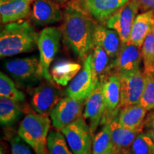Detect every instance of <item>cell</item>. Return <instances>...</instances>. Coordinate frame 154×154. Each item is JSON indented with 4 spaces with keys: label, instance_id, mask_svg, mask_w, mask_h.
<instances>
[{
    "label": "cell",
    "instance_id": "cell-1",
    "mask_svg": "<svg viewBox=\"0 0 154 154\" xmlns=\"http://www.w3.org/2000/svg\"><path fill=\"white\" fill-rule=\"evenodd\" d=\"M61 32L65 44L82 59L93 51L94 32L96 22L82 0L69 2L63 11Z\"/></svg>",
    "mask_w": 154,
    "mask_h": 154
},
{
    "label": "cell",
    "instance_id": "cell-2",
    "mask_svg": "<svg viewBox=\"0 0 154 154\" xmlns=\"http://www.w3.org/2000/svg\"><path fill=\"white\" fill-rule=\"evenodd\" d=\"M38 38V34L29 21L22 19L4 24L0 33V57L33 51L37 46Z\"/></svg>",
    "mask_w": 154,
    "mask_h": 154
},
{
    "label": "cell",
    "instance_id": "cell-3",
    "mask_svg": "<svg viewBox=\"0 0 154 154\" xmlns=\"http://www.w3.org/2000/svg\"><path fill=\"white\" fill-rule=\"evenodd\" d=\"M51 122L47 115L38 113H28L19 125V136L34 151H37L42 146L47 145Z\"/></svg>",
    "mask_w": 154,
    "mask_h": 154
},
{
    "label": "cell",
    "instance_id": "cell-4",
    "mask_svg": "<svg viewBox=\"0 0 154 154\" xmlns=\"http://www.w3.org/2000/svg\"><path fill=\"white\" fill-rule=\"evenodd\" d=\"M61 38V29L53 26L44 28L38 34L37 47L39 51L40 74L46 81L54 84L49 67L60 47Z\"/></svg>",
    "mask_w": 154,
    "mask_h": 154
},
{
    "label": "cell",
    "instance_id": "cell-5",
    "mask_svg": "<svg viewBox=\"0 0 154 154\" xmlns=\"http://www.w3.org/2000/svg\"><path fill=\"white\" fill-rule=\"evenodd\" d=\"M59 131L74 154H92L94 136L84 116Z\"/></svg>",
    "mask_w": 154,
    "mask_h": 154
},
{
    "label": "cell",
    "instance_id": "cell-6",
    "mask_svg": "<svg viewBox=\"0 0 154 154\" xmlns=\"http://www.w3.org/2000/svg\"><path fill=\"white\" fill-rule=\"evenodd\" d=\"M92 66L91 53L84 59L82 69L72 80L66 90L67 96L76 99L86 100L99 82Z\"/></svg>",
    "mask_w": 154,
    "mask_h": 154
},
{
    "label": "cell",
    "instance_id": "cell-7",
    "mask_svg": "<svg viewBox=\"0 0 154 154\" xmlns=\"http://www.w3.org/2000/svg\"><path fill=\"white\" fill-rule=\"evenodd\" d=\"M30 105L35 112L49 115L61 99V91L54 83L47 81L28 89Z\"/></svg>",
    "mask_w": 154,
    "mask_h": 154
},
{
    "label": "cell",
    "instance_id": "cell-8",
    "mask_svg": "<svg viewBox=\"0 0 154 154\" xmlns=\"http://www.w3.org/2000/svg\"><path fill=\"white\" fill-rule=\"evenodd\" d=\"M139 9L138 3L135 0H130L111 14L103 24L116 31L123 44L128 43L133 24Z\"/></svg>",
    "mask_w": 154,
    "mask_h": 154
},
{
    "label": "cell",
    "instance_id": "cell-9",
    "mask_svg": "<svg viewBox=\"0 0 154 154\" xmlns=\"http://www.w3.org/2000/svg\"><path fill=\"white\" fill-rule=\"evenodd\" d=\"M5 68L18 83L32 85L42 78L40 74L39 59L31 57L7 61Z\"/></svg>",
    "mask_w": 154,
    "mask_h": 154
},
{
    "label": "cell",
    "instance_id": "cell-10",
    "mask_svg": "<svg viewBox=\"0 0 154 154\" xmlns=\"http://www.w3.org/2000/svg\"><path fill=\"white\" fill-rule=\"evenodd\" d=\"M86 100L76 99L66 96L61 99L50 113V118L56 129L61 130L83 116Z\"/></svg>",
    "mask_w": 154,
    "mask_h": 154
},
{
    "label": "cell",
    "instance_id": "cell-11",
    "mask_svg": "<svg viewBox=\"0 0 154 154\" xmlns=\"http://www.w3.org/2000/svg\"><path fill=\"white\" fill-rule=\"evenodd\" d=\"M120 80L121 109L139 103L145 85V74L140 70L118 74Z\"/></svg>",
    "mask_w": 154,
    "mask_h": 154
},
{
    "label": "cell",
    "instance_id": "cell-12",
    "mask_svg": "<svg viewBox=\"0 0 154 154\" xmlns=\"http://www.w3.org/2000/svg\"><path fill=\"white\" fill-rule=\"evenodd\" d=\"M100 81L102 83L105 103L104 114L101 124L103 125L117 116L121 110L120 80L118 74L111 73Z\"/></svg>",
    "mask_w": 154,
    "mask_h": 154
},
{
    "label": "cell",
    "instance_id": "cell-13",
    "mask_svg": "<svg viewBox=\"0 0 154 154\" xmlns=\"http://www.w3.org/2000/svg\"><path fill=\"white\" fill-rule=\"evenodd\" d=\"M143 59L141 49L134 44H123L122 47L111 63L110 74H126L140 70Z\"/></svg>",
    "mask_w": 154,
    "mask_h": 154
},
{
    "label": "cell",
    "instance_id": "cell-14",
    "mask_svg": "<svg viewBox=\"0 0 154 154\" xmlns=\"http://www.w3.org/2000/svg\"><path fill=\"white\" fill-rule=\"evenodd\" d=\"M29 17L34 24L42 26L60 22L63 13L52 0H34Z\"/></svg>",
    "mask_w": 154,
    "mask_h": 154
},
{
    "label": "cell",
    "instance_id": "cell-15",
    "mask_svg": "<svg viewBox=\"0 0 154 154\" xmlns=\"http://www.w3.org/2000/svg\"><path fill=\"white\" fill-rule=\"evenodd\" d=\"M104 111L105 103L102 83L99 80L94 91L86 99L83 113L84 119L89 121L90 129L94 136L97 128L101 124Z\"/></svg>",
    "mask_w": 154,
    "mask_h": 154
},
{
    "label": "cell",
    "instance_id": "cell-16",
    "mask_svg": "<svg viewBox=\"0 0 154 154\" xmlns=\"http://www.w3.org/2000/svg\"><path fill=\"white\" fill-rule=\"evenodd\" d=\"M95 46L101 47L111 59H115L122 47L123 42L116 31L96 23L94 32Z\"/></svg>",
    "mask_w": 154,
    "mask_h": 154
},
{
    "label": "cell",
    "instance_id": "cell-17",
    "mask_svg": "<svg viewBox=\"0 0 154 154\" xmlns=\"http://www.w3.org/2000/svg\"><path fill=\"white\" fill-rule=\"evenodd\" d=\"M89 14L99 23L104 24L106 19L130 0H82Z\"/></svg>",
    "mask_w": 154,
    "mask_h": 154
},
{
    "label": "cell",
    "instance_id": "cell-18",
    "mask_svg": "<svg viewBox=\"0 0 154 154\" xmlns=\"http://www.w3.org/2000/svg\"><path fill=\"white\" fill-rule=\"evenodd\" d=\"M34 0H9L0 4V17L3 24L29 17Z\"/></svg>",
    "mask_w": 154,
    "mask_h": 154
},
{
    "label": "cell",
    "instance_id": "cell-19",
    "mask_svg": "<svg viewBox=\"0 0 154 154\" xmlns=\"http://www.w3.org/2000/svg\"><path fill=\"white\" fill-rule=\"evenodd\" d=\"M153 29L154 11H143L135 19L128 43L141 47L146 38Z\"/></svg>",
    "mask_w": 154,
    "mask_h": 154
},
{
    "label": "cell",
    "instance_id": "cell-20",
    "mask_svg": "<svg viewBox=\"0 0 154 154\" xmlns=\"http://www.w3.org/2000/svg\"><path fill=\"white\" fill-rule=\"evenodd\" d=\"M111 140L115 152L123 149H129L136 136L143 130V126L136 129L125 128L119 124L118 116L110 121Z\"/></svg>",
    "mask_w": 154,
    "mask_h": 154
},
{
    "label": "cell",
    "instance_id": "cell-21",
    "mask_svg": "<svg viewBox=\"0 0 154 154\" xmlns=\"http://www.w3.org/2000/svg\"><path fill=\"white\" fill-rule=\"evenodd\" d=\"M82 69L79 63L61 59L57 61L51 69V75L54 82L58 85L66 86Z\"/></svg>",
    "mask_w": 154,
    "mask_h": 154
},
{
    "label": "cell",
    "instance_id": "cell-22",
    "mask_svg": "<svg viewBox=\"0 0 154 154\" xmlns=\"http://www.w3.org/2000/svg\"><path fill=\"white\" fill-rule=\"evenodd\" d=\"M146 111L139 103L127 106L121 109L118 115V121L125 128L136 129L143 126Z\"/></svg>",
    "mask_w": 154,
    "mask_h": 154
},
{
    "label": "cell",
    "instance_id": "cell-23",
    "mask_svg": "<svg viewBox=\"0 0 154 154\" xmlns=\"http://www.w3.org/2000/svg\"><path fill=\"white\" fill-rule=\"evenodd\" d=\"M23 115L19 103L0 97V123L3 126H10L17 123Z\"/></svg>",
    "mask_w": 154,
    "mask_h": 154
},
{
    "label": "cell",
    "instance_id": "cell-24",
    "mask_svg": "<svg viewBox=\"0 0 154 154\" xmlns=\"http://www.w3.org/2000/svg\"><path fill=\"white\" fill-rule=\"evenodd\" d=\"M92 66L94 72L99 80L103 79L110 74L113 59L101 47L95 46L91 52Z\"/></svg>",
    "mask_w": 154,
    "mask_h": 154
},
{
    "label": "cell",
    "instance_id": "cell-25",
    "mask_svg": "<svg viewBox=\"0 0 154 154\" xmlns=\"http://www.w3.org/2000/svg\"><path fill=\"white\" fill-rule=\"evenodd\" d=\"M47 149L49 154H74L70 149L61 131L52 130L47 138Z\"/></svg>",
    "mask_w": 154,
    "mask_h": 154
},
{
    "label": "cell",
    "instance_id": "cell-26",
    "mask_svg": "<svg viewBox=\"0 0 154 154\" xmlns=\"http://www.w3.org/2000/svg\"><path fill=\"white\" fill-rule=\"evenodd\" d=\"M0 96L22 103L25 101V95L19 91L13 81L5 73L0 72Z\"/></svg>",
    "mask_w": 154,
    "mask_h": 154
},
{
    "label": "cell",
    "instance_id": "cell-27",
    "mask_svg": "<svg viewBox=\"0 0 154 154\" xmlns=\"http://www.w3.org/2000/svg\"><path fill=\"white\" fill-rule=\"evenodd\" d=\"M110 122L103 124L101 131L94 137L92 154H103L112 146Z\"/></svg>",
    "mask_w": 154,
    "mask_h": 154
},
{
    "label": "cell",
    "instance_id": "cell-28",
    "mask_svg": "<svg viewBox=\"0 0 154 154\" xmlns=\"http://www.w3.org/2000/svg\"><path fill=\"white\" fill-rule=\"evenodd\" d=\"M144 73L152 74L154 69V29L146 38L141 47Z\"/></svg>",
    "mask_w": 154,
    "mask_h": 154
},
{
    "label": "cell",
    "instance_id": "cell-29",
    "mask_svg": "<svg viewBox=\"0 0 154 154\" xmlns=\"http://www.w3.org/2000/svg\"><path fill=\"white\" fill-rule=\"evenodd\" d=\"M129 150L132 154H154V141L142 131L135 138Z\"/></svg>",
    "mask_w": 154,
    "mask_h": 154
},
{
    "label": "cell",
    "instance_id": "cell-30",
    "mask_svg": "<svg viewBox=\"0 0 154 154\" xmlns=\"http://www.w3.org/2000/svg\"><path fill=\"white\" fill-rule=\"evenodd\" d=\"M144 74L145 85L139 104L146 111H151L154 109V77L152 74L144 73Z\"/></svg>",
    "mask_w": 154,
    "mask_h": 154
},
{
    "label": "cell",
    "instance_id": "cell-31",
    "mask_svg": "<svg viewBox=\"0 0 154 154\" xmlns=\"http://www.w3.org/2000/svg\"><path fill=\"white\" fill-rule=\"evenodd\" d=\"M26 142L19 136H13L10 138L11 154H33Z\"/></svg>",
    "mask_w": 154,
    "mask_h": 154
},
{
    "label": "cell",
    "instance_id": "cell-32",
    "mask_svg": "<svg viewBox=\"0 0 154 154\" xmlns=\"http://www.w3.org/2000/svg\"><path fill=\"white\" fill-rule=\"evenodd\" d=\"M143 128L154 141V111L150 113L145 118L143 122Z\"/></svg>",
    "mask_w": 154,
    "mask_h": 154
},
{
    "label": "cell",
    "instance_id": "cell-33",
    "mask_svg": "<svg viewBox=\"0 0 154 154\" xmlns=\"http://www.w3.org/2000/svg\"><path fill=\"white\" fill-rule=\"evenodd\" d=\"M139 6V9L143 11H154V0H135Z\"/></svg>",
    "mask_w": 154,
    "mask_h": 154
},
{
    "label": "cell",
    "instance_id": "cell-34",
    "mask_svg": "<svg viewBox=\"0 0 154 154\" xmlns=\"http://www.w3.org/2000/svg\"><path fill=\"white\" fill-rule=\"evenodd\" d=\"M36 154H49V151L47 149V145L42 146L37 151L35 152Z\"/></svg>",
    "mask_w": 154,
    "mask_h": 154
},
{
    "label": "cell",
    "instance_id": "cell-35",
    "mask_svg": "<svg viewBox=\"0 0 154 154\" xmlns=\"http://www.w3.org/2000/svg\"><path fill=\"white\" fill-rule=\"evenodd\" d=\"M114 154H132L129 149H123L115 152Z\"/></svg>",
    "mask_w": 154,
    "mask_h": 154
},
{
    "label": "cell",
    "instance_id": "cell-36",
    "mask_svg": "<svg viewBox=\"0 0 154 154\" xmlns=\"http://www.w3.org/2000/svg\"><path fill=\"white\" fill-rule=\"evenodd\" d=\"M103 154H114V149H113V146H111L109 149L106 151L104 152Z\"/></svg>",
    "mask_w": 154,
    "mask_h": 154
},
{
    "label": "cell",
    "instance_id": "cell-37",
    "mask_svg": "<svg viewBox=\"0 0 154 154\" xmlns=\"http://www.w3.org/2000/svg\"><path fill=\"white\" fill-rule=\"evenodd\" d=\"M0 154H6L4 149H2V147H1V149H0Z\"/></svg>",
    "mask_w": 154,
    "mask_h": 154
},
{
    "label": "cell",
    "instance_id": "cell-38",
    "mask_svg": "<svg viewBox=\"0 0 154 154\" xmlns=\"http://www.w3.org/2000/svg\"><path fill=\"white\" fill-rule=\"evenodd\" d=\"M7 1H9V0H0V4H2V3H5Z\"/></svg>",
    "mask_w": 154,
    "mask_h": 154
},
{
    "label": "cell",
    "instance_id": "cell-39",
    "mask_svg": "<svg viewBox=\"0 0 154 154\" xmlns=\"http://www.w3.org/2000/svg\"><path fill=\"white\" fill-rule=\"evenodd\" d=\"M57 1L60 2H66V0H57Z\"/></svg>",
    "mask_w": 154,
    "mask_h": 154
},
{
    "label": "cell",
    "instance_id": "cell-40",
    "mask_svg": "<svg viewBox=\"0 0 154 154\" xmlns=\"http://www.w3.org/2000/svg\"><path fill=\"white\" fill-rule=\"evenodd\" d=\"M152 75H153V76L154 77V69H153V72H152Z\"/></svg>",
    "mask_w": 154,
    "mask_h": 154
}]
</instances>
